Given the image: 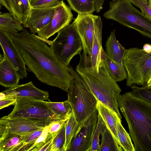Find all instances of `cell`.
<instances>
[{"mask_svg":"<svg viewBox=\"0 0 151 151\" xmlns=\"http://www.w3.org/2000/svg\"><path fill=\"white\" fill-rule=\"evenodd\" d=\"M9 36L27 66L42 83L58 87L68 93L74 78V70L61 62L48 42L26 29L4 32Z\"/></svg>","mask_w":151,"mask_h":151,"instance_id":"6da1fadb","label":"cell"},{"mask_svg":"<svg viewBox=\"0 0 151 151\" xmlns=\"http://www.w3.org/2000/svg\"><path fill=\"white\" fill-rule=\"evenodd\" d=\"M118 104L135 151H151V104L129 92L119 95Z\"/></svg>","mask_w":151,"mask_h":151,"instance_id":"7a4b0ae2","label":"cell"},{"mask_svg":"<svg viewBox=\"0 0 151 151\" xmlns=\"http://www.w3.org/2000/svg\"><path fill=\"white\" fill-rule=\"evenodd\" d=\"M80 60L76 71L84 79L97 100L115 112L121 119L118 99L121 88L109 74L101 59L99 71L92 66L88 55L80 54Z\"/></svg>","mask_w":151,"mask_h":151,"instance_id":"3957f363","label":"cell"},{"mask_svg":"<svg viewBox=\"0 0 151 151\" xmlns=\"http://www.w3.org/2000/svg\"><path fill=\"white\" fill-rule=\"evenodd\" d=\"M103 16L137 31L151 39V19L134 7L129 0L110 3L109 8Z\"/></svg>","mask_w":151,"mask_h":151,"instance_id":"277c9868","label":"cell"},{"mask_svg":"<svg viewBox=\"0 0 151 151\" xmlns=\"http://www.w3.org/2000/svg\"><path fill=\"white\" fill-rule=\"evenodd\" d=\"M74 78L68 92V99L75 118L80 125L96 109L98 100L82 77L74 70Z\"/></svg>","mask_w":151,"mask_h":151,"instance_id":"5b68a950","label":"cell"},{"mask_svg":"<svg viewBox=\"0 0 151 151\" xmlns=\"http://www.w3.org/2000/svg\"><path fill=\"white\" fill-rule=\"evenodd\" d=\"M122 64L127 73L128 87L147 85L151 76V52L137 47L125 49Z\"/></svg>","mask_w":151,"mask_h":151,"instance_id":"8992f818","label":"cell"},{"mask_svg":"<svg viewBox=\"0 0 151 151\" xmlns=\"http://www.w3.org/2000/svg\"><path fill=\"white\" fill-rule=\"evenodd\" d=\"M57 33L50 47L57 58L69 66L72 58L80 55L83 49L81 39L73 22Z\"/></svg>","mask_w":151,"mask_h":151,"instance_id":"52a82bcc","label":"cell"},{"mask_svg":"<svg viewBox=\"0 0 151 151\" xmlns=\"http://www.w3.org/2000/svg\"><path fill=\"white\" fill-rule=\"evenodd\" d=\"M12 112L6 117H20L37 121L58 120L46 101L27 97H17Z\"/></svg>","mask_w":151,"mask_h":151,"instance_id":"ba28073f","label":"cell"},{"mask_svg":"<svg viewBox=\"0 0 151 151\" xmlns=\"http://www.w3.org/2000/svg\"><path fill=\"white\" fill-rule=\"evenodd\" d=\"M52 122L37 121L22 118H8L4 116L0 119V135L12 133L24 135L43 129Z\"/></svg>","mask_w":151,"mask_h":151,"instance_id":"9c48e42d","label":"cell"},{"mask_svg":"<svg viewBox=\"0 0 151 151\" xmlns=\"http://www.w3.org/2000/svg\"><path fill=\"white\" fill-rule=\"evenodd\" d=\"M70 8L64 1L60 0L56 6L52 19L39 31L37 35L48 42V39L59 30L70 24L73 18Z\"/></svg>","mask_w":151,"mask_h":151,"instance_id":"30bf717a","label":"cell"},{"mask_svg":"<svg viewBox=\"0 0 151 151\" xmlns=\"http://www.w3.org/2000/svg\"><path fill=\"white\" fill-rule=\"evenodd\" d=\"M98 115L96 108L83 122L67 151H90Z\"/></svg>","mask_w":151,"mask_h":151,"instance_id":"8fae6325","label":"cell"},{"mask_svg":"<svg viewBox=\"0 0 151 151\" xmlns=\"http://www.w3.org/2000/svg\"><path fill=\"white\" fill-rule=\"evenodd\" d=\"M96 15L78 14L73 22L81 39L83 52L90 56L93 40Z\"/></svg>","mask_w":151,"mask_h":151,"instance_id":"7c38bea8","label":"cell"},{"mask_svg":"<svg viewBox=\"0 0 151 151\" xmlns=\"http://www.w3.org/2000/svg\"><path fill=\"white\" fill-rule=\"evenodd\" d=\"M0 44L4 53L19 75L20 79L27 78L26 65L8 35L0 30Z\"/></svg>","mask_w":151,"mask_h":151,"instance_id":"4fadbf2b","label":"cell"},{"mask_svg":"<svg viewBox=\"0 0 151 151\" xmlns=\"http://www.w3.org/2000/svg\"><path fill=\"white\" fill-rule=\"evenodd\" d=\"M55 7L48 8L31 7L25 24L31 33L35 34L47 25L53 17Z\"/></svg>","mask_w":151,"mask_h":151,"instance_id":"5bb4252c","label":"cell"},{"mask_svg":"<svg viewBox=\"0 0 151 151\" xmlns=\"http://www.w3.org/2000/svg\"><path fill=\"white\" fill-rule=\"evenodd\" d=\"M1 92L5 95V97L15 99L17 97H27L44 101L47 100L49 96L48 92L38 88L32 81L24 84H18Z\"/></svg>","mask_w":151,"mask_h":151,"instance_id":"9a60e30c","label":"cell"},{"mask_svg":"<svg viewBox=\"0 0 151 151\" xmlns=\"http://www.w3.org/2000/svg\"><path fill=\"white\" fill-rule=\"evenodd\" d=\"M0 55V84L11 88L18 85L20 79L19 73L4 53Z\"/></svg>","mask_w":151,"mask_h":151,"instance_id":"2e32d148","label":"cell"},{"mask_svg":"<svg viewBox=\"0 0 151 151\" xmlns=\"http://www.w3.org/2000/svg\"><path fill=\"white\" fill-rule=\"evenodd\" d=\"M102 23L99 16L96 15L95 19V28L91 53L88 55L92 67L98 72L101 61V51Z\"/></svg>","mask_w":151,"mask_h":151,"instance_id":"e0dca14e","label":"cell"},{"mask_svg":"<svg viewBox=\"0 0 151 151\" xmlns=\"http://www.w3.org/2000/svg\"><path fill=\"white\" fill-rule=\"evenodd\" d=\"M96 108L107 128L110 131L121 146L117 130V123L121 119L115 112L99 101Z\"/></svg>","mask_w":151,"mask_h":151,"instance_id":"ac0fdd59","label":"cell"},{"mask_svg":"<svg viewBox=\"0 0 151 151\" xmlns=\"http://www.w3.org/2000/svg\"><path fill=\"white\" fill-rule=\"evenodd\" d=\"M101 58L109 74L115 81L120 82L126 79L127 73L123 64L117 63L111 60L103 47L101 50Z\"/></svg>","mask_w":151,"mask_h":151,"instance_id":"d6986e66","label":"cell"},{"mask_svg":"<svg viewBox=\"0 0 151 151\" xmlns=\"http://www.w3.org/2000/svg\"><path fill=\"white\" fill-rule=\"evenodd\" d=\"M106 53L114 62L122 64L125 49L116 37L115 30L112 31L106 43Z\"/></svg>","mask_w":151,"mask_h":151,"instance_id":"ffe728a7","label":"cell"},{"mask_svg":"<svg viewBox=\"0 0 151 151\" xmlns=\"http://www.w3.org/2000/svg\"><path fill=\"white\" fill-rule=\"evenodd\" d=\"M10 3L11 13L24 25L31 8L29 0H10Z\"/></svg>","mask_w":151,"mask_h":151,"instance_id":"44dd1931","label":"cell"},{"mask_svg":"<svg viewBox=\"0 0 151 151\" xmlns=\"http://www.w3.org/2000/svg\"><path fill=\"white\" fill-rule=\"evenodd\" d=\"M22 145V136L12 133L0 135V151H19Z\"/></svg>","mask_w":151,"mask_h":151,"instance_id":"7402d4cb","label":"cell"},{"mask_svg":"<svg viewBox=\"0 0 151 151\" xmlns=\"http://www.w3.org/2000/svg\"><path fill=\"white\" fill-rule=\"evenodd\" d=\"M46 102L51 110L56 115L58 120L66 121L73 112L68 100L61 102Z\"/></svg>","mask_w":151,"mask_h":151,"instance_id":"603a6c76","label":"cell"},{"mask_svg":"<svg viewBox=\"0 0 151 151\" xmlns=\"http://www.w3.org/2000/svg\"><path fill=\"white\" fill-rule=\"evenodd\" d=\"M22 25L10 12H0V30L4 32L15 30L21 32L24 29Z\"/></svg>","mask_w":151,"mask_h":151,"instance_id":"cb8c5ba5","label":"cell"},{"mask_svg":"<svg viewBox=\"0 0 151 151\" xmlns=\"http://www.w3.org/2000/svg\"><path fill=\"white\" fill-rule=\"evenodd\" d=\"M81 126L77 122L73 112L65 124V151H67L72 140L77 134Z\"/></svg>","mask_w":151,"mask_h":151,"instance_id":"d4e9b609","label":"cell"},{"mask_svg":"<svg viewBox=\"0 0 151 151\" xmlns=\"http://www.w3.org/2000/svg\"><path fill=\"white\" fill-rule=\"evenodd\" d=\"M70 8L78 14H93L95 0H67Z\"/></svg>","mask_w":151,"mask_h":151,"instance_id":"484cf974","label":"cell"},{"mask_svg":"<svg viewBox=\"0 0 151 151\" xmlns=\"http://www.w3.org/2000/svg\"><path fill=\"white\" fill-rule=\"evenodd\" d=\"M101 135V141L99 151H124L107 128Z\"/></svg>","mask_w":151,"mask_h":151,"instance_id":"4316f807","label":"cell"},{"mask_svg":"<svg viewBox=\"0 0 151 151\" xmlns=\"http://www.w3.org/2000/svg\"><path fill=\"white\" fill-rule=\"evenodd\" d=\"M120 119L117 124V130L120 145L124 151H135L131 138L121 124Z\"/></svg>","mask_w":151,"mask_h":151,"instance_id":"83f0119b","label":"cell"},{"mask_svg":"<svg viewBox=\"0 0 151 151\" xmlns=\"http://www.w3.org/2000/svg\"><path fill=\"white\" fill-rule=\"evenodd\" d=\"M106 128L105 124L99 114L98 122L93 134L90 151H99L100 146V135L104 132Z\"/></svg>","mask_w":151,"mask_h":151,"instance_id":"f1b7e54d","label":"cell"},{"mask_svg":"<svg viewBox=\"0 0 151 151\" xmlns=\"http://www.w3.org/2000/svg\"><path fill=\"white\" fill-rule=\"evenodd\" d=\"M43 130L36 131L22 136V145L19 151H30Z\"/></svg>","mask_w":151,"mask_h":151,"instance_id":"f546056e","label":"cell"},{"mask_svg":"<svg viewBox=\"0 0 151 151\" xmlns=\"http://www.w3.org/2000/svg\"><path fill=\"white\" fill-rule=\"evenodd\" d=\"M65 124L62 127L57 134L52 138L51 151H65Z\"/></svg>","mask_w":151,"mask_h":151,"instance_id":"4dcf8cb0","label":"cell"},{"mask_svg":"<svg viewBox=\"0 0 151 151\" xmlns=\"http://www.w3.org/2000/svg\"><path fill=\"white\" fill-rule=\"evenodd\" d=\"M131 92L135 96L143 99L151 104V86H139L133 85L131 87Z\"/></svg>","mask_w":151,"mask_h":151,"instance_id":"1f68e13d","label":"cell"},{"mask_svg":"<svg viewBox=\"0 0 151 151\" xmlns=\"http://www.w3.org/2000/svg\"><path fill=\"white\" fill-rule=\"evenodd\" d=\"M132 4L139 8L142 12L151 19V4L148 0H129Z\"/></svg>","mask_w":151,"mask_h":151,"instance_id":"d6a6232c","label":"cell"},{"mask_svg":"<svg viewBox=\"0 0 151 151\" xmlns=\"http://www.w3.org/2000/svg\"><path fill=\"white\" fill-rule=\"evenodd\" d=\"M66 121L55 120L52 121L50 124L49 125L48 133L46 139L47 142L57 134L62 127L66 123Z\"/></svg>","mask_w":151,"mask_h":151,"instance_id":"836d02e7","label":"cell"},{"mask_svg":"<svg viewBox=\"0 0 151 151\" xmlns=\"http://www.w3.org/2000/svg\"><path fill=\"white\" fill-rule=\"evenodd\" d=\"M60 0H32L30 2L32 8H48L56 6Z\"/></svg>","mask_w":151,"mask_h":151,"instance_id":"e575fe53","label":"cell"},{"mask_svg":"<svg viewBox=\"0 0 151 151\" xmlns=\"http://www.w3.org/2000/svg\"><path fill=\"white\" fill-rule=\"evenodd\" d=\"M49 125L44 128L41 134L37 139L30 151H38L47 142L46 139L48 133Z\"/></svg>","mask_w":151,"mask_h":151,"instance_id":"d590c367","label":"cell"},{"mask_svg":"<svg viewBox=\"0 0 151 151\" xmlns=\"http://www.w3.org/2000/svg\"><path fill=\"white\" fill-rule=\"evenodd\" d=\"M16 101V99L6 97L4 99L0 100V109L15 104Z\"/></svg>","mask_w":151,"mask_h":151,"instance_id":"8d00e7d4","label":"cell"},{"mask_svg":"<svg viewBox=\"0 0 151 151\" xmlns=\"http://www.w3.org/2000/svg\"><path fill=\"white\" fill-rule=\"evenodd\" d=\"M105 0H95V11L99 12L103 8Z\"/></svg>","mask_w":151,"mask_h":151,"instance_id":"74e56055","label":"cell"},{"mask_svg":"<svg viewBox=\"0 0 151 151\" xmlns=\"http://www.w3.org/2000/svg\"><path fill=\"white\" fill-rule=\"evenodd\" d=\"M52 139H50L38 151H51L52 146Z\"/></svg>","mask_w":151,"mask_h":151,"instance_id":"f35d334b","label":"cell"},{"mask_svg":"<svg viewBox=\"0 0 151 151\" xmlns=\"http://www.w3.org/2000/svg\"><path fill=\"white\" fill-rule=\"evenodd\" d=\"M0 7L2 6H4L11 13V11L10 7V0H0Z\"/></svg>","mask_w":151,"mask_h":151,"instance_id":"ab89813d","label":"cell"},{"mask_svg":"<svg viewBox=\"0 0 151 151\" xmlns=\"http://www.w3.org/2000/svg\"><path fill=\"white\" fill-rule=\"evenodd\" d=\"M145 52L147 53L151 52V44L146 43L145 44L142 49Z\"/></svg>","mask_w":151,"mask_h":151,"instance_id":"60d3db41","label":"cell"},{"mask_svg":"<svg viewBox=\"0 0 151 151\" xmlns=\"http://www.w3.org/2000/svg\"><path fill=\"white\" fill-rule=\"evenodd\" d=\"M147 86H151V76H150L149 79L148 81V82L147 83Z\"/></svg>","mask_w":151,"mask_h":151,"instance_id":"b9f144b4","label":"cell"},{"mask_svg":"<svg viewBox=\"0 0 151 151\" xmlns=\"http://www.w3.org/2000/svg\"><path fill=\"white\" fill-rule=\"evenodd\" d=\"M121 0H112L111 2L114 3H116Z\"/></svg>","mask_w":151,"mask_h":151,"instance_id":"7bdbcfd3","label":"cell"},{"mask_svg":"<svg viewBox=\"0 0 151 151\" xmlns=\"http://www.w3.org/2000/svg\"><path fill=\"white\" fill-rule=\"evenodd\" d=\"M148 1H149L150 3L151 4V0H148Z\"/></svg>","mask_w":151,"mask_h":151,"instance_id":"ee69618b","label":"cell"},{"mask_svg":"<svg viewBox=\"0 0 151 151\" xmlns=\"http://www.w3.org/2000/svg\"></svg>","mask_w":151,"mask_h":151,"instance_id":"f6af8a7d","label":"cell"}]
</instances>
